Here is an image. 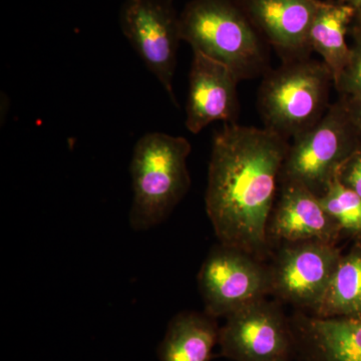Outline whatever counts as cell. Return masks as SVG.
<instances>
[{
    "mask_svg": "<svg viewBox=\"0 0 361 361\" xmlns=\"http://www.w3.org/2000/svg\"><path fill=\"white\" fill-rule=\"evenodd\" d=\"M312 315L361 317V244L341 256L326 293Z\"/></svg>",
    "mask_w": 361,
    "mask_h": 361,
    "instance_id": "2e32d148",
    "label": "cell"
},
{
    "mask_svg": "<svg viewBox=\"0 0 361 361\" xmlns=\"http://www.w3.org/2000/svg\"><path fill=\"white\" fill-rule=\"evenodd\" d=\"M353 44L348 65L334 82V87L341 97L348 99H361V32L350 30Z\"/></svg>",
    "mask_w": 361,
    "mask_h": 361,
    "instance_id": "ac0fdd59",
    "label": "cell"
},
{
    "mask_svg": "<svg viewBox=\"0 0 361 361\" xmlns=\"http://www.w3.org/2000/svg\"><path fill=\"white\" fill-rule=\"evenodd\" d=\"M341 256L336 244L327 242L285 244L269 268L271 292L296 307L314 312Z\"/></svg>",
    "mask_w": 361,
    "mask_h": 361,
    "instance_id": "9c48e42d",
    "label": "cell"
},
{
    "mask_svg": "<svg viewBox=\"0 0 361 361\" xmlns=\"http://www.w3.org/2000/svg\"><path fill=\"white\" fill-rule=\"evenodd\" d=\"M356 13L353 7L338 1H322L310 28V44L312 51L322 56L334 82L348 65L350 47L346 35L350 32Z\"/></svg>",
    "mask_w": 361,
    "mask_h": 361,
    "instance_id": "9a60e30c",
    "label": "cell"
},
{
    "mask_svg": "<svg viewBox=\"0 0 361 361\" xmlns=\"http://www.w3.org/2000/svg\"><path fill=\"white\" fill-rule=\"evenodd\" d=\"M342 4H348L349 6L353 7L355 11L356 16H361V0H338Z\"/></svg>",
    "mask_w": 361,
    "mask_h": 361,
    "instance_id": "44dd1931",
    "label": "cell"
},
{
    "mask_svg": "<svg viewBox=\"0 0 361 361\" xmlns=\"http://www.w3.org/2000/svg\"><path fill=\"white\" fill-rule=\"evenodd\" d=\"M220 329L216 318L206 312L184 311L167 327L158 349L160 361H209L219 343Z\"/></svg>",
    "mask_w": 361,
    "mask_h": 361,
    "instance_id": "5bb4252c",
    "label": "cell"
},
{
    "mask_svg": "<svg viewBox=\"0 0 361 361\" xmlns=\"http://www.w3.org/2000/svg\"><path fill=\"white\" fill-rule=\"evenodd\" d=\"M361 145L343 99L329 106L315 126L292 140L280 184L294 183L322 196L346 160Z\"/></svg>",
    "mask_w": 361,
    "mask_h": 361,
    "instance_id": "5b68a950",
    "label": "cell"
},
{
    "mask_svg": "<svg viewBox=\"0 0 361 361\" xmlns=\"http://www.w3.org/2000/svg\"><path fill=\"white\" fill-rule=\"evenodd\" d=\"M322 0H237L282 61L310 58V28Z\"/></svg>",
    "mask_w": 361,
    "mask_h": 361,
    "instance_id": "30bf717a",
    "label": "cell"
},
{
    "mask_svg": "<svg viewBox=\"0 0 361 361\" xmlns=\"http://www.w3.org/2000/svg\"><path fill=\"white\" fill-rule=\"evenodd\" d=\"M219 344L221 355L233 361L289 360L293 353L289 318L266 298L227 316Z\"/></svg>",
    "mask_w": 361,
    "mask_h": 361,
    "instance_id": "ba28073f",
    "label": "cell"
},
{
    "mask_svg": "<svg viewBox=\"0 0 361 361\" xmlns=\"http://www.w3.org/2000/svg\"><path fill=\"white\" fill-rule=\"evenodd\" d=\"M343 99L349 118L361 139V99Z\"/></svg>",
    "mask_w": 361,
    "mask_h": 361,
    "instance_id": "ffe728a7",
    "label": "cell"
},
{
    "mask_svg": "<svg viewBox=\"0 0 361 361\" xmlns=\"http://www.w3.org/2000/svg\"><path fill=\"white\" fill-rule=\"evenodd\" d=\"M278 361H290V360H278Z\"/></svg>",
    "mask_w": 361,
    "mask_h": 361,
    "instance_id": "603a6c76",
    "label": "cell"
},
{
    "mask_svg": "<svg viewBox=\"0 0 361 361\" xmlns=\"http://www.w3.org/2000/svg\"><path fill=\"white\" fill-rule=\"evenodd\" d=\"M198 285L207 314L227 317L265 298L271 292L270 271L255 256L219 244L202 264Z\"/></svg>",
    "mask_w": 361,
    "mask_h": 361,
    "instance_id": "52a82bcc",
    "label": "cell"
},
{
    "mask_svg": "<svg viewBox=\"0 0 361 361\" xmlns=\"http://www.w3.org/2000/svg\"><path fill=\"white\" fill-rule=\"evenodd\" d=\"M318 199L323 209L341 227V231L348 232L361 240L360 195L342 185L336 178Z\"/></svg>",
    "mask_w": 361,
    "mask_h": 361,
    "instance_id": "e0dca14e",
    "label": "cell"
},
{
    "mask_svg": "<svg viewBox=\"0 0 361 361\" xmlns=\"http://www.w3.org/2000/svg\"><path fill=\"white\" fill-rule=\"evenodd\" d=\"M341 229L310 190L294 183H282L268 226L269 235L285 243L322 241L336 244Z\"/></svg>",
    "mask_w": 361,
    "mask_h": 361,
    "instance_id": "7c38bea8",
    "label": "cell"
},
{
    "mask_svg": "<svg viewBox=\"0 0 361 361\" xmlns=\"http://www.w3.org/2000/svg\"><path fill=\"white\" fill-rule=\"evenodd\" d=\"M180 23L183 42L229 68L239 82L269 71L266 42L237 0H191Z\"/></svg>",
    "mask_w": 361,
    "mask_h": 361,
    "instance_id": "3957f363",
    "label": "cell"
},
{
    "mask_svg": "<svg viewBox=\"0 0 361 361\" xmlns=\"http://www.w3.org/2000/svg\"><path fill=\"white\" fill-rule=\"evenodd\" d=\"M189 73L186 128L199 134L212 123H235L239 116V80L229 68L193 51Z\"/></svg>",
    "mask_w": 361,
    "mask_h": 361,
    "instance_id": "8fae6325",
    "label": "cell"
},
{
    "mask_svg": "<svg viewBox=\"0 0 361 361\" xmlns=\"http://www.w3.org/2000/svg\"><path fill=\"white\" fill-rule=\"evenodd\" d=\"M336 179L361 197V145L339 169Z\"/></svg>",
    "mask_w": 361,
    "mask_h": 361,
    "instance_id": "d6986e66",
    "label": "cell"
},
{
    "mask_svg": "<svg viewBox=\"0 0 361 361\" xmlns=\"http://www.w3.org/2000/svg\"><path fill=\"white\" fill-rule=\"evenodd\" d=\"M118 21L123 37L177 106L174 78L182 35L173 0H123Z\"/></svg>",
    "mask_w": 361,
    "mask_h": 361,
    "instance_id": "8992f818",
    "label": "cell"
},
{
    "mask_svg": "<svg viewBox=\"0 0 361 361\" xmlns=\"http://www.w3.org/2000/svg\"><path fill=\"white\" fill-rule=\"evenodd\" d=\"M350 30H355V32H361V16H355V20H353V25H351Z\"/></svg>",
    "mask_w": 361,
    "mask_h": 361,
    "instance_id": "7402d4cb",
    "label": "cell"
},
{
    "mask_svg": "<svg viewBox=\"0 0 361 361\" xmlns=\"http://www.w3.org/2000/svg\"><path fill=\"white\" fill-rule=\"evenodd\" d=\"M290 142L266 128L224 123L214 135L206 212L223 245L259 257Z\"/></svg>",
    "mask_w": 361,
    "mask_h": 361,
    "instance_id": "6da1fadb",
    "label": "cell"
},
{
    "mask_svg": "<svg viewBox=\"0 0 361 361\" xmlns=\"http://www.w3.org/2000/svg\"><path fill=\"white\" fill-rule=\"evenodd\" d=\"M293 353L301 361H361V317L289 318Z\"/></svg>",
    "mask_w": 361,
    "mask_h": 361,
    "instance_id": "4fadbf2b",
    "label": "cell"
},
{
    "mask_svg": "<svg viewBox=\"0 0 361 361\" xmlns=\"http://www.w3.org/2000/svg\"><path fill=\"white\" fill-rule=\"evenodd\" d=\"M191 149L186 137L166 133H148L135 142L130 165L129 217L135 231L160 225L186 196L191 187L187 166Z\"/></svg>",
    "mask_w": 361,
    "mask_h": 361,
    "instance_id": "7a4b0ae2",
    "label": "cell"
},
{
    "mask_svg": "<svg viewBox=\"0 0 361 361\" xmlns=\"http://www.w3.org/2000/svg\"><path fill=\"white\" fill-rule=\"evenodd\" d=\"M334 75L322 61H282L260 85L258 108L266 129L294 140L322 120L329 106Z\"/></svg>",
    "mask_w": 361,
    "mask_h": 361,
    "instance_id": "277c9868",
    "label": "cell"
}]
</instances>
